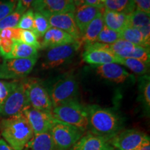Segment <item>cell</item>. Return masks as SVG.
<instances>
[{
    "label": "cell",
    "instance_id": "1",
    "mask_svg": "<svg viewBox=\"0 0 150 150\" xmlns=\"http://www.w3.org/2000/svg\"><path fill=\"white\" fill-rule=\"evenodd\" d=\"M88 118V132L110 140L122 127L120 116L113 109L103 108L98 105L86 106Z\"/></svg>",
    "mask_w": 150,
    "mask_h": 150
},
{
    "label": "cell",
    "instance_id": "2",
    "mask_svg": "<svg viewBox=\"0 0 150 150\" xmlns=\"http://www.w3.org/2000/svg\"><path fill=\"white\" fill-rule=\"evenodd\" d=\"M0 133L5 142L14 150H24L34 135L23 113L1 120Z\"/></svg>",
    "mask_w": 150,
    "mask_h": 150
},
{
    "label": "cell",
    "instance_id": "3",
    "mask_svg": "<svg viewBox=\"0 0 150 150\" xmlns=\"http://www.w3.org/2000/svg\"><path fill=\"white\" fill-rule=\"evenodd\" d=\"M52 113L56 120L67 124L84 132L88 131L87 107L81 104L78 99L55 106Z\"/></svg>",
    "mask_w": 150,
    "mask_h": 150
},
{
    "label": "cell",
    "instance_id": "4",
    "mask_svg": "<svg viewBox=\"0 0 150 150\" xmlns=\"http://www.w3.org/2000/svg\"><path fill=\"white\" fill-rule=\"evenodd\" d=\"M47 90L53 108L77 99L78 82L74 75L70 73L58 78Z\"/></svg>",
    "mask_w": 150,
    "mask_h": 150
},
{
    "label": "cell",
    "instance_id": "5",
    "mask_svg": "<svg viewBox=\"0 0 150 150\" xmlns=\"http://www.w3.org/2000/svg\"><path fill=\"white\" fill-rule=\"evenodd\" d=\"M28 106L29 104L26 93V79L18 81L16 88L0 104V115L6 118L19 115Z\"/></svg>",
    "mask_w": 150,
    "mask_h": 150
},
{
    "label": "cell",
    "instance_id": "6",
    "mask_svg": "<svg viewBox=\"0 0 150 150\" xmlns=\"http://www.w3.org/2000/svg\"><path fill=\"white\" fill-rule=\"evenodd\" d=\"M56 150H69L86 132L54 120L50 130Z\"/></svg>",
    "mask_w": 150,
    "mask_h": 150
},
{
    "label": "cell",
    "instance_id": "7",
    "mask_svg": "<svg viewBox=\"0 0 150 150\" xmlns=\"http://www.w3.org/2000/svg\"><path fill=\"white\" fill-rule=\"evenodd\" d=\"M26 93L31 107L45 111H52L53 105L48 90L40 80L26 79Z\"/></svg>",
    "mask_w": 150,
    "mask_h": 150
},
{
    "label": "cell",
    "instance_id": "8",
    "mask_svg": "<svg viewBox=\"0 0 150 150\" xmlns=\"http://www.w3.org/2000/svg\"><path fill=\"white\" fill-rule=\"evenodd\" d=\"M80 41L48 49L41 64L43 70H50L57 67L70 61L81 47Z\"/></svg>",
    "mask_w": 150,
    "mask_h": 150
},
{
    "label": "cell",
    "instance_id": "9",
    "mask_svg": "<svg viewBox=\"0 0 150 150\" xmlns=\"http://www.w3.org/2000/svg\"><path fill=\"white\" fill-rule=\"evenodd\" d=\"M38 57L31 59H4L0 65V79H14L26 77L32 71Z\"/></svg>",
    "mask_w": 150,
    "mask_h": 150
},
{
    "label": "cell",
    "instance_id": "10",
    "mask_svg": "<svg viewBox=\"0 0 150 150\" xmlns=\"http://www.w3.org/2000/svg\"><path fill=\"white\" fill-rule=\"evenodd\" d=\"M86 63L93 65H102L108 63H121L122 59L110 50L109 45L94 42L84 47L82 54Z\"/></svg>",
    "mask_w": 150,
    "mask_h": 150
},
{
    "label": "cell",
    "instance_id": "11",
    "mask_svg": "<svg viewBox=\"0 0 150 150\" xmlns=\"http://www.w3.org/2000/svg\"><path fill=\"white\" fill-rule=\"evenodd\" d=\"M148 142H150L149 136L137 129L120 131L110 140L111 145L117 150H138Z\"/></svg>",
    "mask_w": 150,
    "mask_h": 150
},
{
    "label": "cell",
    "instance_id": "12",
    "mask_svg": "<svg viewBox=\"0 0 150 150\" xmlns=\"http://www.w3.org/2000/svg\"><path fill=\"white\" fill-rule=\"evenodd\" d=\"M22 113L27 119L34 135L50 131L55 120L52 112L38 110L30 106Z\"/></svg>",
    "mask_w": 150,
    "mask_h": 150
},
{
    "label": "cell",
    "instance_id": "13",
    "mask_svg": "<svg viewBox=\"0 0 150 150\" xmlns=\"http://www.w3.org/2000/svg\"><path fill=\"white\" fill-rule=\"evenodd\" d=\"M31 7L44 16L74 13L76 9L72 0H35Z\"/></svg>",
    "mask_w": 150,
    "mask_h": 150
},
{
    "label": "cell",
    "instance_id": "14",
    "mask_svg": "<svg viewBox=\"0 0 150 150\" xmlns=\"http://www.w3.org/2000/svg\"><path fill=\"white\" fill-rule=\"evenodd\" d=\"M51 27L61 29L70 34L75 40L80 41L81 34L74 20V13L47 15Z\"/></svg>",
    "mask_w": 150,
    "mask_h": 150
},
{
    "label": "cell",
    "instance_id": "15",
    "mask_svg": "<svg viewBox=\"0 0 150 150\" xmlns=\"http://www.w3.org/2000/svg\"><path fill=\"white\" fill-rule=\"evenodd\" d=\"M110 140L88 131L69 150H114Z\"/></svg>",
    "mask_w": 150,
    "mask_h": 150
},
{
    "label": "cell",
    "instance_id": "16",
    "mask_svg": "<svg viewBox=\"0 0 150 150\" xmlns=\"http://www.w3.org/2000/svg\"><path fill=\"white\" fill-rule=\"evenodd\" d=\"M96 72L100 77L115 83H123L134 79L132 74L116 63L99 65L96 67Z\"/></svg>",
    "mask_w": 150,
    "mask_h": 150
},
{
    "label": "cell",
    "instance_id": "17",
    "mask_svg": "<svg viewBox=\"0 0 150 150\" xmlns=\"http://www.w3.org/2000/svg\"><path fill=\"white\" fill-rule=\"evenodd\" d=\"M104 8H98L88 4H84L76 7L74 13V20L81 34L83 33L87 26L93 21L99 13L104 11Z\"/></svg>",
    "mask_w": 150,
    "mask_h": 150
},
{
    "label": "cell",
    "instance_id": "18",
    "mask_svg": "<svg viewBox=\"0 0 150 150\" xmlns=\"http://www.w3.org/2000/svg\"><path fill=\"white\" fill-rule=\"evenodd\" d=\"M42 38V43H40L41 49L42 50H48L54 47L70 44L76 41L65 31L54 27L50 28Z\"/></svg>",
    "mask_w": 150,
    "mask_h": 150
},
{
    "label": "cell",
    "instance_id": "19",
    "mask_svg": "<svg viewBox=\"0 0 150 150\" xmlns=\"http://www.w3.org/2000/svg\"><path fill=\"white\" fill-rule=\"evenodd\" d=\"M129 27L139 30L143 35L146 44L150 45V18L149 14L135 10L129 15Z\"/></svg>",
    "mask_w": 150,
    "mask_h": 150
},
{
    "label": "cell",
    "instance_id": "20",
    "mask_svg": "<svg viewBox=\"0 0 150 150\" xmlns=\"http://www.w3.org/2000/svg\"><path fill=\"white\" fill-rule=\"evenodd\" d=\"M103 20L105 26L117 32L129 27V15L104 9Z\"/></svg>",
    "mask_w": 150,
    "mask_h": 150
},
{
    "label": "cell",
    "instance_id": "21",
    "mask_svg": "<svg viewBox=\"0 0 150 150\" xmlns=\"http://www.w3.org/2000/svg\"><path fill=\"white\" fill-rule=\"evenodd\" d=\"M103 12L99 13L94 19L87 26L83 33H82L80 42L81 43V45L84 44V47L96 42L97 37L104 26V20H103Z\"/></svg>",
    "mask_w": 150,
    "mask_h": 150
},
{
    "label": "cell",
    "instance_id": "22",
    "mask_svg": "<svg viewBox=\"0 0 150 150\" xmlns=\"http://www.w3.org/2000/svg\"><path fill=\"white\" fill-rule=\"evenodd\" d=\"M24 150H56L50 131L33 135Z\"/></svg>",
    "mask_w": 150,
    "mask_h": 150
},
{
    "label": "cell",
    "instance_id": "23",
    "mask_svg": "<svg viewBox=\"0 0 150 150\" xmlns=\"http://www.w3.org/2000/svg\"><path fill=\"white\" fill-rule=\"evenodd\" d=\"M38 56V52L37 49L22 42L14 41L12 51L4 59H31Z\"/></svg>",
    "mask_w": 150,
    "mask_h": 150
},
{
    "label": "cell",
    "instance_id": "24",
    "mask_svg": "<svg viewBox=\"0 0 150 150\" xmlns=\"http://www.w3.org/2000/svg\"><path fill=\"white\" fill-rule=\"evenodd\" d=\"M104 8L107 10L130 15L136 9L134 0H106Z\"/></svg>",
    "mask_w": 150,
    "mask_h": 150
},
{
    "label": "cell",
    "instance_id": "25",
    "mask_svg": "<svg viewBox=\"0 0 150 150\" xmlns=\"http://www.w3.org/2000/svg\"><path fill=\"white\" fill-rule=\"evenodd\" d=\"M136 46V45L123 39H119L112 44L109 45L110 50L120 59L130 57Z\"/></svg>",
    "mask_w": 150,
    "mask_h": 150
},
{
    "label": "cell",
    "instance_id": "26",
    "mask_svg": "<svg viewBox=\"0 0 150 150\" xmlns=\"http://www.w3.org/2000/svg\"><path fill=\"white\" fill-rule=\"evenodd\" d=\"M120 33V39L128 41L136 45L149 48V47L146 44L143 35L137 29L129 27L122 31Z\"/></svg>",
    "mask_w": 150,
    "mask_h": 150
},
{
    "label": "cell",
    "instance_id": "27",
    "mask_svg": "<svg viewBox=\"0 0 150 150\" xmlns=\"http://www.w3.org/2000/svg\"><path fill=\"white\" fill-rule=\"evenodd\" d=\"M139 93L142 104L149 114L150 109V77L149 75H142L139 79Z\"/></svg>",
    "mask_w": 150,
    "mask_h": 150
},
{
    "label": "cell",
    "instance_id": "28",
    "mask_svg": "<svg viewBox=\"0 0 150 150\" xmlns=\"http://www.w3.org/2000/svg\"><path fill=\"white\" fill-rule=\"evenodd\" d=\"M51 28L47 18L40 13L35 11L33 20V31L38 39L45 34V33Z\"/></svg>",
    "mask_w": 150,
    "mask_h": 150
},
{
    "label": "cell",
    "instance_id": "29",
    "mask_svg": "<svg viewBox=\"0 0 150 150\" xmlns=\"http://www.w3.org/2000/svg\"><path fill=\"white\" fill-rule=\"evenodd\" d=\"M120 64L125 65L127 67L134 72L136 74L142 76L149 72V65H147L143 62L131 58L122 59Z\"/></svg>",
    "mask_w": 150,
    "mask_h": 150
},
{
    "label": "cell",
    "instance_id": "30",
    "mask_svg": "<svg viewBox=\"0 0 150 150\" xmlns=\"http://www.w3.org/2000/svg\"><path fill=\"white\" fill-rule=\"evenodd\" d=\"M119 39H120V32L110 29L104 25L97 37L96 42L102 44L111 45Z\"/></svg>",
    "mask_w": 150,
    "mask_h": 150
},
{
    "label": "cell",
    "instance_id": "31",
    "mask_svg": "<svg viewBox=\"0 0 150 150\" xmlns=\"http://www.w3.org/2000/svg\"><path fill=\"white\" fill-rule=\"evenodd\" d=\"M22 16L21 12L15 9L13 12L0 21V31L7 28H16Z\"/></svg>",
    "mask_w": 150,
    "mask_h": 150
},
{
    "label": "cell",
    "instance_id": "32",
    "mask_svg": "<svg viewBox=\"0 0 150 150\" xmlns=\"http://www.w3.org/2000/svg\"><path fill=\"white\" fill-rule=\"evenodd\" d=\"M33 20H34V11L29 8L22 14L16 28L22 30L33 31Z\"/></svg>",
    "mask_w": 150,
    "mask_h": 150
},
{
    "label": "cell",
    "instance_id": "33",
    "mask_svg": "<svg viewBox=\"0 0 150 150\" xmlns=\"http://www.w3.org/2000/svg\"><path fill=\"white\" fill-rule=\"evenodd\" d=\"M25 44L32 46L37 50L41 49L40 41L38 40V38L34 32L31 30H22L21 31L20 35V41Z\"/></svg>",
    "mask_w": 150,
    "mask_h": 150
},
{
    "label": "cell",
    "instance_id": "34",
    "mask_svg": "<svg viewBox=\"0 0 150 150\" xmlns=\"http://www.w3.org/2000/svg\"><path fill=\"white\" fill-rule=\"evenodd\" d=\"M131 59H135L143 62L147 65H149L150 62V53L149 48L145 47L136 45L135 47L134 51L131 54L130 57Z\"/></svg>",
    "mask_w": 150,
    "mask_h": 150
},
{
    "label": "cell",
    "instance_id": "35",
    "mask_svg": "<svg viewBox=\"0 0 150 150\" xmlns=\"http://www.w3.org/2000/svg\"><path fill=\"white\" fill-rule=\"evenodd\" d=\"M18 83V80L7 81L0 79V104L8 97V95L13 90Z\"/></svg>",
    "mask_w": 150,
    "mask_h": 150
},
{
    "label": "cell",
    "instance_id": "36",
    "mask_svg": "<svg viewBox=\"0 0 150 150\" xmlns=\"http://www.w3.org/2000/svg\"><path fill=\"white\" fill-rule=\"evenodd\" d=\"M16 0H4L0 1V21L13 12L16 8Z\"/></svg>",
    "mask_w": 150,
    "mask_h": 150
},
{
    "label": "cell",
    "instance_id": "37",
    "mask_svg": "<svg viewBox=\"0 0 150 150\" xmlns=\"http://www.w3.org/2000/svg\"><path fill=\"white\" fill-rule=\"evenodd\" d=\"M14 41L8 38H0V52L4 59L8 56L12 51Z\"/></svg>",
    "mask_w": 150,
    "mask_h": 150
},
{
    "label": "cell",
    "instance_id": "38",
    "mask_svg": "<svg viewBox=\"0 0 150 150\" xmlns=\"http://www.w3.org/2000/svg\"><path fill=\"white\" fill-rule=\"evenodd\" d=\"M136 10L150 14V0H134Z\"/></svg>",
    "mask_w": 150,
    "mask_h": 150
},
{
    "label": "cell",
    "instance_id": "39",
    "mask_svg": "<svg viewBox=\"0 0 150 150\" xmlns=\"http://www.w3.org/2000/svg\"><path fill=\"white\" fill-rule=\"evenodd\" d=\"M35 0H18L16 5V10L21 12L22 14L29 9Z\"/></svg>",
    "mask_w": 150,
    "mask_h": 150
},
{
    "label": "cell",
    "instance_id": "40",
    "mask_svg": "<svg viewBox=\"0 0 150 150\" xmlns=\"http://www.w3.org/2000/svg\"><path fill=\"white\" fill-rule=\"evenodd\" d=\"M14 28H7L0 31V38L13 39Z\"/></svg>",
    "mask_w": 150,
    "mask_h": 150
},
{
    "label": "cell",
    "instance_id": "41",
    "mask_svg": "<svg viewBox=\"0 0 150 150\" xmlns=\"http://www.w3.org/2000/svg\"><path fill=\"white\" fill-rule=\"evenodd\" d=\"M84 1H85L86 4L96 6L101 8H104V4H102L100 0H84Z\"/></svg>",
    "mask_w": 150,
    "mask_h": 150
},
{
    "label": "cell",
    "instance_id": "42",
    "mask_svg": "<svg viewBox=\"0 0 150 150\" xmlns=\"http://www.w3.org/2000/svg\"><path fill=\"white\" fill-rule=\"evenodd\" d=\"M0 150H14L9 146L3 138H0Z\"/></svg>",
    "mask_w": 150,
    "mask_h": 150
},
{
    "label": "cell",
    "instance_id": "43",
    "mask_svg": "<svg viewBox=\"0 0 150 150\" xmlns=\"http://www.w3.org/2000/svg\"><path fill=\"white\" fill-rule=\"evenodd\" d=\"M75 7H79L85 4L84 0H72Z\"/></svg>",
    "mask_w": 150,
    "mask_h": 150
},
{
    "label": "cell",
    "instance_id": "44",
    "mask_svg": "<svg viewBox=\"0 0 150 150\" xmlns=\"http://www.w3.org/2000/svg\"><path fill=\"white\" fill-rule=\"evenodd\" d=\"M138 150H150V142H146L145 144L141 146Z\"/></svg>",
    "mask_w": 150,
    "mask_h": 150
},
{
    "label": "cell",
    "instance_id": "45",
    "mask_svg": "<svg viewBox=\"0 0 150 150\" xmlns=\"http://www.w3.org/2000/svg\"><path fill=\"white\" fill-rule=\"evenodd\" d=\"M100 1L102 2V1H106V0H100Z\"/></svg>",
    "mask_w": 150,
    "mask_h": 150
},
{
    "label": "cell",
    "instance_id": "46",
    "mask_svg": "<svg viewBox=\"0 0 150 150\" xmlns=\"http://www.w3.org/2000/svg\"><path fill=\"white\" fill-rule=\"evenodd\" d=\"M1 52H0V58H1Z\"/></svg>",
    "mask_w": 150,
    "mask_h": 150
},
{
    "label": "cell",
    "instance_id": "47",
    "mask_svg": "<svg viewBox=\"0 0 150 150\" xmlns=\"http://www.w3.org/2000/svg\"><path fill=\"white\" fill-rule=\"evenodd\" d=\"M114 150H117V149H114Z\"/></svg>",
    "mask_w": 150,
    "mask_h": 150
}]
</instances>
